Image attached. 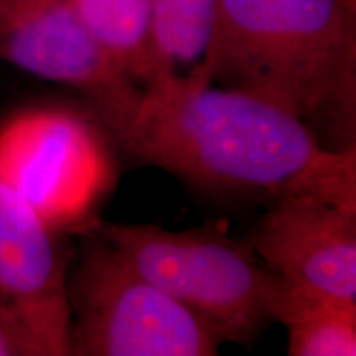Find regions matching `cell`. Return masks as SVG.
I'll use <instances>...</instances> for the list:
<instances>
[{"mask_svg": "<svg viewBox=\"0 0 356 356\" xmlns=\"http://www.w3.org/2000/svg\"><path fill=\"white\" fill-rule=\"evenodd\" d=\"M124 149L190 184L267 202L293 191L356 190V149L333 152L287 111L197 74L142 88Z\"/></svg>", "mask_w": 356, "mask_h": 356, "instance_id": "cell-1", "label": "cell"}, {"mask_svg": "<svg viewBox=\"0 0 356 356\" xmlns=\"http://www.w3.org/2000/svg\"><path fill=\"white\" fill-rule=\"evenodd\" d=\"M191 74L279 106L325 149H356V0H218Z\"/></svg>", "mask_w": 356, "mask_h": 356, "instance_id": "cell-2", "label": "cell"}, {"mask_svg": "<svg viewBox=\"0 0 356 356\" xmlns=\"http://www.w3.org/2000/svg\"><path fill=\"white\" fill-rule=\"evenodd\" d=\"M104 241L139 273L198 315L221 341L251 345L273 322L275 273L249 243L221 231H168L155 225H102Z\"/></svg>", "mask_w": 356, "mask_h": 356, "instance_id": "cell-3", "label": "cell"}, {"mask_svg": "<svg viewBox=\"0 0 356 356\" xmlns=\"http://www.w3.org/2000/svg\"><path fill=\"white\" fill-rule=\"evenodd\" d=\"M71 355L210 356L221 338L104 239L84 243L68 291Z\"/></svg>", "mask_w": 356, "mask_h": 356, "instance_id": "cell-4", "label": "cell"}, {"mask_svg": "<svg viewBox=\"0 0 356 356\" xmlns=\"http://www.w3.org/2000/svg\"><path fill=\"white\" fill-rule=\"evenodd\" d=\"M0 180L60 231L88 220L114 173L88 119L63 108H32L0 126Z\"/></svg>", "mask_w": 356, "mask_h": 356, "instance_id": "cell-5", "label": "cell"}, {"mask_svg": "<svg viewBox=\"0 0 356 356\" xmlns=\"http://www.w3.org/2000/svg\"><path fill=\"white\" fill-rule=\"evenodd\" d=\"M0 58L76 89L115 139L140 102L142 88L114 63L71 0H0Z\"/></svg>", "mask_w": 356, "mask_h": 356, "instance_id": "cell-6", "label": "cell"}, {"mask_svg": "<svg viewBox=\"0 0 356 356\" xmlns=\"http://www.w3.org/2000/svg\"><path fill=\"white\" fill-rule=\"evenodd\" d=\"M248 243L284 279L356 302V190L275 198Z\"/></svg>", "mask_w": 356, "mask_h": 356, "instance_id": "cell-7", "label": "cell"}, {"mask_svg": "<svg viewBox=\"0 0 356 356\" xmlns=\"http://www.w3.org/2000/svg\"><path fill=\"white\" fill-rule=\"evenodd\" d=\"M56 233L0 180V296L24 304L70 305L68 257Z\"/></svg>", "mask_w": 356, "mask_h": 356, "instance_id": "cell-8", "label": "cell"}, {"mask_svg": "<svg viewBox=\"0 0 356 356\" xmlns=\"http://www.w3.org/2000/svg\"><path fill=\"white\" fill-rule=\"evenodd\" d=\"M269 312L273 322L287 328L291 356L356 355V302L275 274Z\"/></svg>", "mask_w": 356, "mask_h": 356, "instance_id": "cell-9", "label": "cell"}, {"mask_svg": "<svg viewBox=\"0 0 356 356\" xmlns=\"http://www.w3.org/2000/svg\"><path fill=\"white\" fill-rule=\"evenodd\" d=\"M218 0H150L154 79L188 76L203 65L215 32Z\"/></svg>", "mask_w": 356, "mask_h": 356, "instance_id": "cell-10", "label": "cell"}, {"mask_svg": "<svg viewBox=\"0 0 356 356\" xmlns=\"http://www.w3.org/2000/svg\"><path fill=\"white\" fill-rule=\"evenodd\" d=\"M79 17L134 83L154 78L150 0H71Z\"/></svg>", "mask_w": 356, "mask_h": 356, "instance_id": "cell-11", "label": "cell"}, {"mask_svg": "<svg viewBox=\"0 0 356 356\" xmlns=\"http://www.w3.org/2000/svg\"><path fill=\"white\" fill-rule=\"evenodd\" d=\"M71 355L70 305L24 304L0 296V356Z\"/></svg>", "mask_w": 356, "mask_h": 356, "instance_id": "cell-12", "label": "cell"}]
</instances>
